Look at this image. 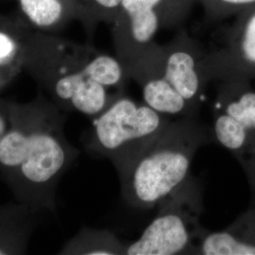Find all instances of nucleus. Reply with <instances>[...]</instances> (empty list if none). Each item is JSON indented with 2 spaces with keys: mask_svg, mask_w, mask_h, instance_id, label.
<instances>
[{
  "mask_svg": "<svg viewBox=\"0 0 255 255\" xmlns=\"http://www.w3.org/2000/svg\"><path fill=\"white\" fill-rule=\"evenodd\" d=\"M202 189L191 175L158 204L154 219L136 241L127 244L125 255H197L208 231L201 224Z\"/></svg>",
  "mask_w": 255,
  "mask_h": 255,
  "instance_id": "39448f33",
  "label": "nucleus"
},
{
  "mask_svg": "<svg viewBox=\"0 0 255 255\" xmlns=\"http://www.w3.org/2000/svg\"><path fill=\"white\" fill-rule=\"evenodd\" d=\"M171 120L125 94L93 119L86 148L108 158L121 175Z\"/></svg>",
  "mask_w": 255,
  "mask_h": 255,
  "instance_id": "20e7f679",
  "label": "nucleus"
},
{
  "mask_svg": "<svg viewBox=\"0 0 255 255\" xmlns=\"http://www.w3.org/2000/svg\"><path fill=\"white\" fill-rule=\"evenodd\" d=\"M211 142L212 128L197 115L170 121L119 175L124 201L136 209L158 206L190 176L195 155Z\"/></svg>",
  "mask_w": 255,
  "mask_h": 255,
  "instance_id": "7ed1b4c3",
  "label": "nucleus"
},
{
  "mask_svg": "<svg viewBox=\"0 0 255 255\" xmlns=\"http://www.w3.org/2000/svg\"><path fill=\"white\" fill-rule=\"evenodd\" d=\"M77 12V18L82 20L92 34L100 22L112 24L116 18L122 0H72Z\"/></svg>",
  "mask_w": 255,
  "mask_h": 255,
  "instance_id": "dca6fc26",
  "label": "nucleus"
},
{
  "mask_svg": "<svg viewBox=\"0 0 255 255\" xmlns=\"http://www.w3.org/2000/svg\"><path fill=\"white\" fill-rule=\"evenodd\" d=\"M31 214L27 206H0V255H22L27 251L32 230Z\"/></svg>",
  "mask_w": 255,
  "mask_h": 255,
  "instance_id": "f8f14e48",
  "label": "nucleus"
},
{
  "mask_svg": "<svg viewBox=\"0 0 255 255\" xmlns=\"http://www.w3.org/2000/svg\"><path fill=\"white\" fill-rule=\"evenodd\" d=\"M142 89L144 103L166 117L197 115L173 86L165 80L162 69L149 72L136 81Z\"/></svg>",
  "mask_w": 255,
  "mask_h": 255,
  "instance_id": "9b49d317",
  "label": "nucleus"
},
{
  "mask_svg": "<svg viewBox=\"0 0 255 255\" xmlns=\"http://www.w3.org/2000/svg\"><path fill=\"white\" fill-rule=\"evenodd\" d=\"M213 104V142L242 167L255 204V90L249 81L218 82Z\"/></svg>",
  "mask_w": 255,
  "mask_h": 255,
  "instance_id": "423d86ee",
  "label": "nucleus"
},
{
  "mask_svg": "<svg viewBox=\"0 0 255 255\" xmlns=\"http://www.w3.org/2000/svg\"><path fill=\"white\" fill-rule=\"evenodd\" d=\"M162 48L163 76L197 114L209 83L202 69L201 41L191 36L186 29H181Z\"/></svg>",
  "mask_w": 255,
  "mask_h": 255,
  "instance_id": "1a4fd4ad",
  "label": "nucleus"
},
{
  "mask_svg": "<svg viewBox=\"0 0 255 255\" xmlns=\"http://www.w3.org/2000/svg\"><path fill=\"white\" fill-rule=\"evenodd\" d=\"M18 3L28 22L39 29L50 30L77 18L72 0H18Z\"/></svg>",
  "mask_w": 255,
  "mask_h": 255,
  "instance_id": "4468645a",
  "label": "nucleus"
},
{
  "mask_svg": "<svg viewBox=\"0 0 255 255\" xmlns=\"http://www.w3.org/2000/svg\"><path fill=\"white\" fill-rule=\"evenodd\" d=\"M9 119H10L9 102L0 99V141L9 128Z\"/></svg>",
  "mask_w": 255,
  "mask_h": 255,
  "instance_id": "6ab92c4d",
  "label": "nucleus"
},
{
  "mask_svg": "<svg viewBox=\"0 0 255 255\" xmlns=\"http://www.w3.org/2000/svg\"><path fill=\"white\" fill-rule=\"evenodd\" d=\"M197 255H255V204H251L227 228L207 231L201 237Z\"/></svg>",
  "mask_w": 255,
  "mask_h": 255,
  "instance_id": "9d476101",
  "label": "nucleus"
},
{
  "mask_svg": "<svg viewBox=\"0 0 255 255\" xmlns=\"http://www.w3.org/2000/svg\"><path fill=\"white\" fill-rule=\"evenodd\" d=\"M111 25L116 56L125 68L156 43L159 30L178 27L171 0H122Z\"/></svg>",
  "mask_w": 255,
  "mask_h": 255,
  "instance_id": "6e6552de",
  "label": "nucleus"
},
{
  "mask_svg": "<svg viewBox=\"0 0 255 255\" xmlns=\"http://www.w3.org/2000/svg\"><path fill=\"white\" fill-rule=\"evenodd\" d=\"M127 244L105 229L83 228L61 251L62 255H125Z\"/></svg>",
  "mask_w": 255,
  "mask_h": 255,
  "instance_id": "ddd939ff",
  "label": "nucleus"
},
{
  "mask_svg": "<svg viewBox=\"0 0 255 255\" xmlns=\"http://www.w3.org/2000/svg\"><path fill=\"white\" fill-rule=\"evenodd\" d=\"M9 127L0 141V177L21 204L35 213L52 211L58 182L79 155L64 135L65 117L42 97L9 102Z\"/></svg>",
  "mask_w": 255,
  "mask_h": 255,
  "instance_id": "f257e3e1",
  "label": "nucleus"
},
{
  "mask_svg": "<svg viewBox=\"0 0 255 255\" xmlns=\"http://www.w3.org/2000/svg\"><path fill=\"white\" fill-rule=\"evenodd\" d=\"M197 0H171L174 18L178 27L188 16L190 9Z\"/></svg>",
  "mask_w": 255,
  "mask_h": 255,
  "instance_id": "a211bd4d",
  "label": "nucleus"
},
{
  "mask_svg": "<svg viewBox=\"0 0 255 255\" xmlns=\"http://www.w3.org/2000/svg\"><path fill=\"white\" fill-rule=\"evenodd\" d=\"M202 46L208 82L255 81V7L238 13Z\"/></svg>",
  "mask_w": 255,
  "mask_h": 255,
  "instance_id": "0eeeda50",
  "label": "nucleus"
},
{
  "mask_svg": "<svg viewBox=\"0 0 255 255\" xmlns=\"http://www.w3.org/2000/svg\"><path fill=\"white\" fill-rule=\"evenodd\" d=\"M25 63V40L0 29V89L14 78Z\"/></svg>",
  "mask_w": 255,
  "mask_h": 255,
  "instance_id": "2eb2a0df",
  "label": "nucleus"
},
{
  "mask_svg": "<svg viewBox=\"0 0 255 255\" xmlns=\"http://www.w3.org/2000/svg\"><path fill=\"white\" fill-rule=\"evenodd\" d=\"M210 22L235 17L238 13L255 7V0H197Z\"/></svg>",
  "mask_w": 255,
  "mask_h": 255,
  "instance_id": "f3484780",
  "label": "nucleus"
},
{
  "mask_svg": "<svg viewBox=\"0 0 255 255\" xmlns=\"http://www.w3.org/2000/svg\"><path fill=\"white\" fill-rule=\"evenodd\" d=\"M24 67L58 108L92 119L125 94L129 79L117 56L50 37L25 41Z\"/></svg>",
  "mask_w": 255,
  "mask_h": 255,
  "instance_id": "f03ea898",
  "label": "nucleus"
}]
</instances>
